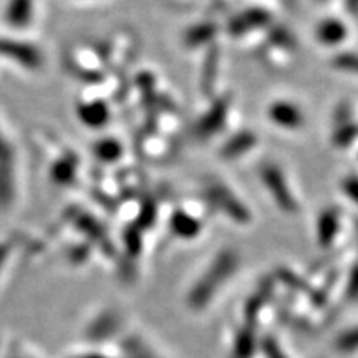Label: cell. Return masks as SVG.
I'll list each match as a JSON object with an SVG mask.
<instances>
[{"label":"cell","mask_w":358,"mask_h":358,"mask_svg":"<svg viewBox=\"0 0 358 358\" xmlns=\"http://www.w3.org/2000/svg\"><path fill=\"white\" fill-rule=\"evenodd\" d=\"M237 267V256L234 250H222L221 254L216 257L213 267L206 272L203 279H201L198 284L194 285V289L191 290L189 306L194 308V310H201L208 306V302L211 301L213 295L216 294L219 285L222 284L224 280H227L232 272L236 271Z\"/></svg>","instance_id":"6da1fadb"},{"label":"cell","mask_w":358,"mask_h":358,"mask_svg":"<svg viewBox=\"0 0 358 358\" xmlns=\"http://www.w3.org/2000/svg\"><path fill=\"white\" fill-rule=\"evenodd\" d=\"M261 176L264 179V182L267 185L268 191H271V194L274 196L275 203L279 204L285 213L297 211V203H295L294 196L290 194L287 182H285V179L282 176L279 169L268 164V166H264L261 169Z\"/></svg>","instance_id":"7a4b0ae2"},{"label":"cell","mask_w":358,"mask_h":358,"mask_svg":"<svg viewBox=\"0 0 358 358\" xmlns=\"http://www.w3.org/2000/svg\"><path fill=\"white\" fill-rule=\"evenodd\" d=\"M0 57L15 62L25 70L40 69V65H42V55L34 47L24 43H13L12 47V43L0 42Z\"/></svg>","instance_id":"3957f363"},{"label":"cell","mask_w":358,"mask_h":358,"mask_svg":"<svg viewBox=\"0 0 358 358\" xmlns=\"http://www.w3.org/2000/svg\"><path fill=\"white\" fill-rule=\"evenodd\" d=\"M268 116L275 124L284 128H299L303 123L302 111L289 101H275L268 108Z\"/></svg>","instance_id":"277c9868"},{"label":"cell","mask_w":358,"mask_h":358,"mask_svg":"<svg viewBox=\"0 0 358 358\" xmlns=\"http://www.w3.org/2000/svg\"><path fill=\"white\" fill-rule=\"evenodd\" d=\"M259 347L256 325L245 324L236 335L231 358H252Z\"/></svg>","instance_id":"5b68a950"},{"label":"cell","mask_w":358,"mask_h":358,"mask_svg":"<svg viewBox=\"0 0 358 358\" xmlns=\"http://www.w3.org/2000/svg\"><path fill=\"white\" fill-rule=\"evenodd\" d=\"M211 198L216 201L222 209H226V213L229 214L231 217H234L236 221H248L249 219L248 209H245L241 203H237L234 196H232L227 189H222V187L219 186L211 187Z\"/></svg>","instance_id":"8992f818"},{"label":"cell","mask_w":358,"mask_h":358,"mask_svg":"<svg viewBox=\"0 0 358 358\" xmlns=\"http://www.w3.org/2000/svg\"><path fill=\"white\" fill-rule=\"evenodd\" d=\"M227 115V101L226 100H219L214 108L209 111L208 115L201 120V123L196 128L199 136H209V134H214L219 128L222 127L224 118Z\"/></svg>","instance_id":"52a82bcc"},{"label":"cell","mask_w":358,"mask_h":358,"mask_svg":"<svg viewBox=\"0 0 358 358\" xmlns=\"http://www.w3.org/2000/svg\"><path fill=\"white\" fill-rule=\"evenodd\" d=\"M78 116L80 120L88 127L98 128L103 127L106 122H108V106L105 105L103 101H92V103H85L78 108Z\"/></svg>","instance_id":"ba28073f"},{"label":"cell","mask_w":358,"mask_h":358,"mask_svg":"<svg viewBox=\"0 0 358 358\" xmlns=\"http://www.w3.org/2000/svg\"><path fill=\"white\" fill-rule=\"evenodd\" d=\"M338 231V214L334 209H327L320 214L319 222H317V239H319V244L330 245L334 243V237Z\"/></svg>","instance_id":"9c48e42d"},{"label":"cell","mask_w":358,"mask_h":358,"mask_svg":"<svg viewBox=\"0 0 358 358\" xmlns=\"http://www.w3.org/2000/svg\"><path fill=\"white\" fill-rule=\"evenodd\" d=\"M317 37L325 45H337L347 37V27L337 19H327L317 29Z\"/></svg>","instance_id":"30bf717a"},{"label":"cell","mask_w":358,"mask_h":358,"mask_svg":"<svg viewBox=\"0 0 358 358\" xmlns=\"http://www.w3.org/2000/svg\"><path fill=\"white\" fill-rule=\"evenodd\" d=\"M271 294H272V284L271 282H267V284L264 282V284L261 285V289H259L257 292L249 299L248 303H245V308H244L248 324L256 325L259 312L262 310V307L266 306V302L271 299Z\"/></svg>","instance_id":"8fae6325"},{"label":"cell","mask_w":358,"mask_h":358,"mask_svg":"<svg viewBox=\"0 0 358 358\" xmlns=\"http://www.w3.org/2000/svg\"><path fill=\"white\" fill-rule=\"evenodd\" d=\"M268 22L267 12L264 10H249L245 12L244 15L236 17L234 20L229 24V30L234 35L244 34L245 30L254 29V27H261Z\"/></svg>","instance_id":"7c38bea8"},{"label":"cell","mask_w":358,"mask_h":358,"mask_svg":"<svg viewBox=\"0 0 358 358\" xmlns=\"http://www.w3.org/2000/svg\"><path fill=\"white\" fill-rule=\"evenodd\" d=\"M171 229L174 234L191 239V237L198 236L201 232V224L194 217H191L189 214L176 211L171 217Z\"/></svg>","instance_id":"4fadbf2b"},{"label":"cell","mask_w":358,"mask_h":358,"mask_svg":"<svg viewBox=\"0 0 358 358\" xmlns=\"http://www.w3.org/2000/svg\"><path fill=\"white\" fill-rule=\"evenodd\" d=\"M254 145H256V136H254L252 133L244 131L232 138V140L224 146L222 155L227 156V158H234L237 155L245 153V151L250 150Z\"/></svg>","instance_id":"5bb4252c"},{"label":"cell","mask_w":358,"mask_h":358,"mask_svg":"<svg viewBox=\"0 0 358 358\" xmlns=\"http://www.w3.org/2000/svg\"><path fill=\"white\" fill-rule=\"evenodd\" d=\"M116 327H118V317L115 313H105L98 319L95 324L90 329V337L95 340H101L110 337L115 332Z\"/></svg>","instance_id":"9a60e30c"},{"label":"cell","mask_w":358,"mask_h":358,"mask_svg":"<svg viewBox=\"0 0 358 358\" xmlns=\"http://www.w3.org/2000/svg\"><path fill=\"white\" fill-rule=\"evenodd\" d=\"M123 352L128 358H158L138 337H129L123 342Z\"/></svg>","instance_id":"2e32d148"},{"label":"cell","mask_w":358,"mask_h":358,"mask_svg":"<svg viewBox=\"0 0 358 358\" xmlns=\"http://www.w3.org/2000/svg\"><path fill=\"white\" fill-rule=\"evenodd\" d=\"M122 145L115 140H101L96 143L95 153L101 161H115L122 156Z\"/></svg>","instance_id":"e0dca14e"},{"label":"cell","mask_w":358,"mask_h":358,"mask_svg":"<svg viewBox=\"0 0 358 358\" xmlns=\"http://www.w3.org/2000/svg\"><path fill=\"white\" fill-rule=\"evenodd\" d=\"M214 34H216V27L214 25L211 24L198 25L186 34V43L191 45V47H194V45H199L206 42V40L213 38Z\"/></svg>","instance_id":"ac0fdd59"},{"label":"cell","mask_w":358,"mask_h":358,"mask_svg":"<svg viewBox=\"0 0 358 358\" xmlns=\"http://www.w3.org/2000/svg\"><path fill=\"white\" fill-rule=\"evenodd\" d=\"M335 345H337L338 352L343 353H352L358 350V327L340 335Z\"/></svg>","instance_id":"d6986e66"},{"label":"cell","mask_w":358,"mask_h":358,"mask_svg":"<svg viewBox=\"0 0 358 358\" xmlns=\"http://www.w3.org/2000/svg\"><path fill=\"white\" fill-rule=\"evenodd\" d=\"M259 347H261V350L264 355H266V358H287L285 352L280 348L279 342H277L274 337H271V335L261 338Z\"/></svg>","instance_id":"ffe728a7"},{"label":"cell","mask_w":358,"mask_h":358,"mask_svg":"<svg viewBox=\"0 0 358 358\" xmlns=\"http://www.w3.org/2000/svg\"><path fill=\"white\" fill-rule=\"evenodd\" d=\"M75 173V164L73 161L69 159H62L60 163L55 164V168L52 169V176L55 178V181L58 182H69L71 178H73Z\"/></svg>","instance_id":"44dd1931"},{"label":"cell","mask_w":358,"mask_h":358,"mask_svg":"<svg viewBox=\"0 0 358 358\" xmlns=\"http://www.w3.org/2000/svg\"><path fill=\"white\" fill-rule=\"evenodd\" d=\"M335 66L340 70L352 71V73H358V55L355 53H342L335 58Z\"/></svg>","instance_id":"7402d4cb"},{"label":"cell","mask_w":358,"mask_h":358,"mask_svg":"<svg viewBox=\"0 0 358 358\" xmlns=\"http://www.w3.org/2000/svg\"><path fill=\"white\" fill-rule=\"evenodd\" d=\"M358 134V128L353 127V124H345L338 129V133L335 134L334 141L337 143L338 146H347L355 140V136Z\"/></svg>","instance_id":"603a6c76"},{"label":"cell","mask_w":358,"mask_h":358,"mask_svg":"<svg viewBox=\"0 0 358 358\" xmlns=\"http://www.w3.org/2000/svg\"><path fill=\"white\" fill-rule=\"evenodd\" d=\"M343 191L347 192V196L353 203L358 204V178L350 176L343 181Z\"/></svg>","instance_id":"cb8c5ba5"},{"label":"cell","mask_w":358,"mask_h":358,"mask_svg":"<svg viewBox=\"0 0 358 358\" xmlns=\"http://www.w3.org/2000/svg\"><path fill=\"white\" fill-rule=\"evenodd\" d=\"M347 295L348 299L355 301L358 299V266L353 267L350 279H348V287H347Z\"/></svg>","instance_id":"d4e9b609"},{"label":"cell","mask_w":358,"mask_h":358,"mask_svg":"<svg viewBox=\"0 0 358 358\" xmlns=\"http://www.w3.org/2000/svg\"><path fill=\"white\" fill-rule=\"evenodd\" d=\"M155 219V209L153 208H143V213H141V222L143 224H151V221Z\"/></svg>","instance_id":"484cf974"},{"label":"cell","mask_w":358,"mask_h":358,"mask_svg":"<svg viewBox=\"0 0 358 358\" xmlns=\"http://www.w3.org/2000/svg\"><path fill=\"white\" fill-rule=\"evenodd\" d=\"M347 6H348V8H350V10L357 12L358 10V0H347Z\"/></svg>","instance_id":"4316f807"},{"label":"cell","mask_w":358,"mask_h":358,"mask_svg":"<svg viewBox=\"0 0 358 358\" xmlns=\"http://www.w3.org/2000/svg\"><path fill=\"white\" fill-rule=\"evenodd\" d=\"M87 358H105V357H100V355H93V357H87Z\"/></svg>","instance_id":"83f0119b"}]
</instances>
